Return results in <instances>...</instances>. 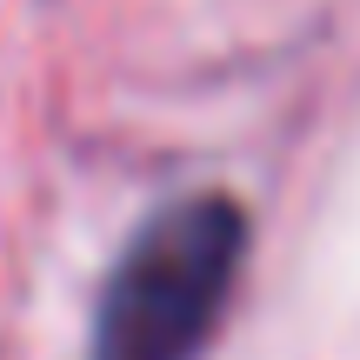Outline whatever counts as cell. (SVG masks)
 Returning a JSON list of instances; mask_svg holds the SVG:
<instances>
[{"label":"cell","mask_w":360,"mask_h":360,"mask_svg":"<svg viewBox=\"0 0 360 360\" xmlns=\"http://www.w3.org/2000/svg\"><path fill=\"white\" fill-rule=\"evenodd\" d=\"M240 247L247 227L233 200L167 207L107 281L94 360H187L227 307Z\"/></svg>","instance_id":"obj_1"}]
</instances>
